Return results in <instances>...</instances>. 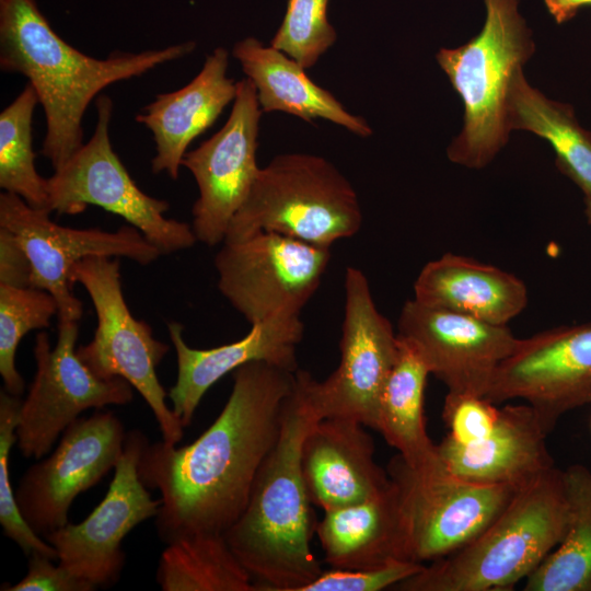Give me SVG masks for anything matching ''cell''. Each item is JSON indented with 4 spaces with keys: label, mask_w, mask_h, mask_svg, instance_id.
Wrapping results in <instances>:
<instances>
[{
    "label": "cell",
    "mask_w": 591,
    "mask_h": 591,
    "mask_svg": "<svg viewBox=\"0 0 591 591\" xmlns=\"http://www.w3.org/2000/svg\"><path fill=\"white\" fill-rule=\"evenodd\" d=\"M49 215L48 209L32 207L14 194H0V228L10 231L25 252L31 264V287L55 298L58 322H79L83 313L70 280L78 262L89 256H108L149 265L162 255L131 224L114 232L74 229L54 222Z\"/></svg>",
    "instance_id": "13"
},
{
    "label": "cell",
    "mask_w": 591,
    "mask_h": 591,
    "mask_svg": "<svg viewBox=\"0 0 591 591\" xmlns=\"http://www.w3.org/2000/svg\"><path fill=\"white\" fill-rule=\"evenodd\" d=\"M318 419L296 372L279 439L243 512L222 534L251 575L254 591H300L323 572L311 548L317 522L300 466L303 438Z\"/></svg>",
    "instance_id": "3"
},
{
    "label": "cell",
    "mask_w": 591,
    "mask_h": 591,
    "mask_svg": "<svg viewBox=\"0 0 591 591\" xmlns=\"http://www.w3.org/2000/svg\"><path fill=\"white\" fill-rule=\"evenodd\" d=\"M39 553L28 556L27 572L14 584L4 583L1 591H92L96 587Z\"/></svg>",
    "instance_id": "36"
},
{
    "label": "cell",
    "mask_w": 591,
    "mask_h": 591,
    "mask_svg": "<svg viewBox=\"0 0 591 591\" xmlns=\"http://www.w3.org/2000/svg\"><path fill=\"white\" fill-rule=\"evenodd\" d=\"M94 132L69 160L47 178V209L78 215L97 206L124 218L162 254L192 247L196 236L186 222L170 219L166 200L142 192L114 151L109 138L113 102L107 95L95 101Z\"/></svg>",
    "instance_id": "8"
},
{
    "label": "cell",
    "mask_w": 591,
    "mask_h": 591,
    "mask_svg": "<svg viewBox=\"0 0 591 591\" xmlns=\"http://www.w3.org/2000/svg\"><path fill=\"white\" fill-rule=\"evenodd\" d=\"M569 519L560 543L526 577L525 591H591V471H563Z\"/></svg>",
    "instance_id": "28"
},
{
    "label": "cell",
    "mask_w": 591,
    "mask_h": 591,
    "mask_svg": "<svg viewBox=\"0 0 591 591\" xmlns=\"http://www.w3.org/2000/svg\"><path fill=\"white\" fill-rule=\"evenodd\" d=\"M70 280L86 290L97 317L94 336L77 348L78 357L101 379L128 381L152 410L162 440L177 444L184 426L167 406V393L157 375L170 346L153 336L148 323L131 314L123 293L119 258L85 257L73 266Z\"/></svg>",
    "instance_id": "7"
},
{
    "label": "cell",
    "mask_w": 591,
    "mask_h": 591,
    "mask_svg": "<svg viewBox=\"0 0 591 591\" xmlns=\"http://www.w3.org/2000/svg\"><path fill=\"white\" fill-rule=\"evenodd\" d=\"M262 114L253 82L247 78L237 81L236 96L223 127L183 159L182 166L193 174L198 186L192 229L202 244L223 243L255 182L260 169L256 150Z\"/></svg>",
    "instance_id": "17"
},
{
    "label": "cell",
    "mask_w": 591,
    "mask_h": 591,
    "mask_svg": "<svg viewBox=\"0 0 591 591\" xmlns=\"http://www.w3.org/2000/svg\"><path fill=\"white\" fill-rule=\"evenodd\" d=\"M484 2L482 31L460 47L441 48L436 56L464 107L463 127L448 147V158L470 169L486 166L508 142L509 85L535 50L519 0Z\"/></svg>",
    "instance_id": "5"
},
{
    "label": "cell",
    "mask_w": 591,
    "mask_h": 591,
    "mask_svg": "<svg viewBox=\"0 0 591 591\" xmlns=\"http://www.w3.org/2000/svg\"><path fill=\"white\" fill-rule=\"evenodd\" d=\"M414 299L428 306L508 325L525 309L528 289L509 271L445 253L421 268L414 282Z\"/></svg>",
    "instance_id": "23"
},
{
    "label": "cell",
    "mask_w": 591,
    "mask_h": 591,
    "mask_svg": "<svg viewBox=\"0 0 591 591\" xmlns=\"http://www.w3.org/2000/svg\"><path fill=\"white\" fill-rule=\"evenodd\" d=\"M39 103L27 83L0 114V187L35 208L47 209V178L35 167L33 114Z\"/></svg>",
    "instance_id": "30"
},
{
    "label": "cell",
    "mask_w": 591,
    "mask_h": 591,
    "mask_svg": "<svg viewBox=\"0 0 591 591\" xmlns=\"http://www.w3.org/2000/svg\"><path fill=\"white\" fill-rule=\"evenodd\" d=\"M485 397L494 404L524 401L551 433L566 413L591 404V322L519 338Z\"/></svg>",
    "instance_id": "15"
},
{
    "label": "cell",
    "mask_w": 591,
    "mask_h": 591,
    "mask_svg": "<svg viewBox=\"0 0 591 591\" xmlns=\"http://www.w3.org/2000/svg\"><path fill=\"white\" fill-rule=\"evenodd\" d=\"M228 49L215 48L190 82L176 91L158 94L136 115V121L151 131L155 143L152 173L165 172L177 179L188 146L234 101L237 82L228 77Z\"/></svg>",
    "instance_id": "22"
},
{
    "label": "cell",
    "mask_w": 591,
    "mask_h": 591,
    "mask_svg": "<svg viewBox=\"0 0 591 591\" xmlns=\"http://www.w3.org/2000/svg\"><path fill=\"white\" fill-rule=\"evenodd\" d=\"M544 3L558 24L568 22L581 9L591 7V0H544Z\"/></svg>",
    "instance_id": "38"
},
{
    "label": "cell",
    "mask_w": 591,
    "mask_h": 591,
    "mask_svg": "<svg viewBox=\"0 0 591 591\" xmlns=\"http://www.w3.org/2000/svg\"><path fill=\"white\" fill-rule=\"evenodd\" d=\"M194 40L140 53L88 56L63 40L35 0H0V68L28 79L46 119L42 154L54 171L83 144L82 120L89 104L106 86L140 77L183 58Z\"/></svg>",
    "instance_id": "2"
},
{
    "label": "cell",
    "mask_w": 591,
    "mask_h": 591,
    "mask_svg": "<svg viewBox=\"0 0 591 591\" xmlns=\"http://www.w3.org/2000/svg\"><path fill=\"white\" fill-rule=\"evenodd\" d=\"M547 434L530 405L507 404L488 437L462 445L447 436L437 452L444 470L460 479L520 489L555 467Z\"/></svg>",
    "instance_id": "21"
},
{
    "label": "cell",
    "mask_w": 591,
    "mask_h": 591,
    "mask_svg": "<svg viewBox=\"0 0 591 591\" xmlns=\"http://www.w3.org/2000/svg\"><path fill=\"white\" fill-rule=\"evenodd\" d=\"M387 473L397 488L407 558L424 564L468 544L519 490L460 479L441 465L415 468L396 454ZM521 489V488H520Z\"/></svg>",
    "instance_id": "10"
},
{
    "label": "cell",
    "mask_w": 591,
    "mask_h": 591,
    "mask_svg": "<svg viewBox=\"0 0 591 591\" xmlns=\"http://www.w3.org/2000/svg\"><path fill=\"white\" fill-rule=\"evenodd\" d=\"M57 314V302L48 291L0 283V374L8 393L21 396L25 387L15 366L21 339L31 331L48 327Z\"/></svg>",
    "instance_id": "31"
},
{
    "label": "cell",
    "mask_w": 591,
    "mask_h": 591,
    "mask_svg": "<svg viewBox=\"0 0 591 591\" xmlns=\"http://www.w3.org/2000/svg\"><path fill=\"white\" fill-rule=\"evenodd\" d=\"M366 428L345 417L321 418L310 427L301 444L300 466L313 506L325 511L354 505L390 486Z\"/></svg>",
    "instance_id": "20"
},
{
    "label": "cell",
    "mask_w": 591,
    "mask_h": 591,
    "mask_svg": "<svg viewBox=\"0 0 591 591\" xmlns=\"http://www.w3.org/2000/svg\"><path fill=\"white\" fill-rule=\"evenodd\" d=\"M127 431L111 410L78 418L55 450L31 465L14 491L26 523L39 536L66 525L73 500L115 468Z\"/></svg>",
    "instance_id": "14"
},
{
    "label": "cell",
    "mask_w": 591,
    "mask_h": 591,
    "mask_svg": "<svg viewBox=\"0 0 591 591\" xmlns=\"http://www.w3.org/2000/svg\"><path fill=\"white\" fill-rule=\"evenodd\" d=\"M315 534L331 568L363 569L409 560L398 493L392 479L372 498L325 510Z\"/></svg>",
    "instance_id": "25"
},
{
    "label": "cell",
    "mask_w": 591,
    "mask_h": 591,
    "mask_svg": "<svg viewBox=\"0 0 591 591\" xmlns=\"http://www.w3.org/2000/svg\"><path fill=\"white\" fill-rule=\"evenodd\" d=\"M232 56L253 82L263 113L282 112L308 123L321 118L362 138L372 135L366 118L348 112L331 91L311 80L305 69L281 50L250 36L234 44Z\"/></svg>",
    "instance_id": "24"
},
{
    "label": "cell",
    "mask_w": 591,
    "mask_h": 591,
    "mask_svg": "<svg viewBox=\"0 0 591 591\" xmlns=\"http://www.w3.org/2000/svg\"><path fill=\"white\" fill-rule=\"evenodd\" d=\"M424 564L410 560H394L385 565L363 569L331 568L300 591H380L395 587L412 577Z\"/></svg>",
    "instance_id": "34"
},
{
    "label": "cell",
    "mask_w": 591,
    "mask_h": 591,
    "mask_svg": "<svg viewBox=\"0 0 591 591\" xmlns=\"http://www.w3.org/2000/svg\"><path fill=\"white\" fill-rule=\"evenodd\" d=\"M569 507L563 471L519 489L499 515L456 552L394 587L401 591L508 590L533 572L566 532Z\"/></svg>",
    "instance_id": "4"
},
{
    "label": "cell",
    "mask_w": 591,
    "mask_h": 591,
    "mask_svg": "<svg viewBox=\"0 0 591 591\" xmlns=\"http://www.w3.org/2000/svg\"><path fill=\"white\" fill-rule=\"evenodd\" d=\"M429 374L415 348L398 336V354L381 394L375 431L397 450L406 464L415 468L441 465L424 415Z\"/></svg>",
    "instance_id": "26"
},
{
    "label": "cell",
    "mask_w": 591,
    "mask_h": 591,
    "mask_svg": "<svg viewBox=\"0 0 591 591\" xmlns=\"http://www.w3.org/2000/svg\"><path fill=\"white\" fill-rule=\"evenodd\" d=\"M361 224L357 192L332 162L312 153H282L259 169L223 243L273 232L331 248Z\"/></svg>",
    "instance_id": "6"
},
{
    "label": "cell",
    "mask_w": 591,
    "mask_h": 591,
    "mask_svg": "<svg viewBox=\"0 0 591 591\" xmlns=\"http://www.w3.org/2000/svg\"><path fill=\"white\" fill-rule=\"evenodd\" d=\"M0 283L31 287V264L15 236L0 228Z\"/></svg>",
    "instance_id": "37"
},
{
    "label": "cell",
    "mask_w": 591,
    "mask_h": 591,
    "mask_svg": "<svg viewBox=\"0 0 591 591\" xmlns=\"http://www.w3.org/2000/svg\"><path fill=\"white\" fill-rule=\"evenodd\" d=\"M340 361L325 380L298 369L306 398L320 416L355 419L375 430L382 391L398 354V336L378 310L368 278L356 267L345 274Z\"/></svg>",
    "instance_id": "9"
},
{
    "label": "cell",
    "mask_w": 591,
    "mask_h": 591,
    "mask_svg": "<svg viewBox=\"0 0 591 591\" xmlns=\"http://www.w3.org/2000/svg\"><path fill=\"white\" fill-rule=\"evenodd\" d=\"M78 322H58L57 343L47 333L35 338L36 372L22 401L16 427L18 448L25 459L39 460L63 431L88 409L127 405L131 384L123 378L101 379L78 357Z\"/></svg>",
    "instance_id": "12"
},
{
    "label": "cell",
    "mask_w": 591,
    "mask_h": 591,
    "mask_svg": "<svg viewBox=\"0 0 591 591\" xmlns=\"http://www.w3.org/2000/svg\"><path fill=\"white\" fill-rule=\"evenodd\" d=\"M167 331L177 361L176 382L167 397L174 414L186 428L206 392L237 368L263 361L297 371V347L303 338L304 324L300 316L267 320L252 324L241 339L209 349L188 346L183 337V325L178 322H169Z\"/></svg>",
    "instance_id": "19"
},
{
    "label": "cell",
    "mask_w": 591,
    "mask_h": 591,
    "mask_svg": "<svg viewBox=\"0 0 591 591\" xmlns=\"http://www.w3.org/2000/svg\"><path fill=\"white\" fill-rule=\"evenodd\" d=\"M329 0H288L282 22L270 40L305 70L335 44L337 32L327 18Z\"/></svg>",
    "instance_id": "32"
},
{
    "label": "cell",
    "mask_w": 591,
    "mask_h": 591,
    "mask_svg": "<svg viewBox=\"0 0 591 591\" xmlns=\"http://www.w3.org/2000/svg\"><path fill=\"white\" fill-rule=\"evenodd\" d=\"M296 372L263 361L246 363L233 371L224 407L194 442L146 443L138 473L148 489L160 494L154 519L162 542L223 534L236 521L279 439Z\"/></svg>",
    "instance_id": "1"
},
{
    "label": "cell",
    "mask_w": 591,
    "mask_h": 591,
    "mask_svg": "<svg viewBox=\"0 0 591 591\" xmlns=\"http://www.w3.org/2000/svg\"><path fill=\"white\" fill-rule=\"evenodd\" d=\"M163 591H254L224 536L200 533L167 544L155 576Z\"/></svg>",
    "instance_id": "29"
},
{
    "label": "cell",
    "mask_w": 591,
    "mask_h": 591,
    "mask_svg": "<svg viewBox=\"0 0 591 591\" xmlns=\"http://www.w3.org/2000/svg\"><path fill=\"white\" fill-rule=\"evenodd\" d=\"M148 441L138 429L127 431L124 452L103 500L82 522H68L45 536L56 549L58 563L96 588H108L119 580L126 563L123 540L159 513L160 498L152 499L138 473Z\"/></svg>",
    "instance_id": "16"
},
{
    "label": "cell",
    "mask_w": 591,
    "mask_h": 591,
    "mask_svg": "<svg viewBox=\"0 0 591 591\" xmlns=\"http://www.w3.org/2000/svg\"><path fill=\"white\" fill-rule=\"evenodd\" d=\"M397 335L415 348L448 393L484 397L498 367L519 341L508 325L428 306L415 299L402 306Z\"/></svg>",
    "instance_id": "18"
},
{
    "label": "cell",
    "mask_w": 591,
    "mask_h": 591,
    "mask_svg": "<svg viewBox=\"0 0 591 591\" xmlns=\"http://www.w3.org/2000/svg\"><path fill=\"white\" fill-rule=\"evenodd\" d=\"M584 204H586V209H584L586 217H587L588 223L591 224V199H584Z\"/></svg>",
    "instance_id": "39"
},
{
    "label": "cell",
    "mask_w": 591,
    "mask_h": 591,
    "mask_svg": "<svg viewBox=\"0 0 591 591\" xmlns=\"http://www.w3.org/2000/svg\"><path fill=\"white\" fill-rule=\"evenodd\" d=\"M507 126L545 139L556 164L591 199V132L582 128L570 105L546 97L526 81L523 69L512 78L507 96Z\"/></svg>",
    "instance_id": "27"
},
{
    "label": "cell",
    "mask_w": 591,
    "mask_h": 591,
    "mask_svg": "<svg viewBox=\"0 0 591 591\" xmlns=\"http://www.w3.org/2000/svg\"><path fill=\"white\" fill-rule=\"evenodd\" d=\"M218 289L252 325L300 316L331 262V248L273 232L222 243Z\"/></svg>",
    "instance_id": "11"
},
{
    "label": "cell",
    "mask_w": 591,
    "mask_h": 591,
    "mask_svg": "<svg viewBox=\"0 0 591 591\" xmlns=\"http://www.w3.org/2000/svg\"><path fill=\"white\" fill-rule=\"evenodd\" d=\"M22 401L5 390L0 392V524L3 535L13 541L26 555L39 553L54 560L56 549L36 534L24 520L19 509L9 476V456L18 442L16 427Z\"/></svg>",
    "instance_id": "33"
},
{
    "label": "cell",
    "mask_w": 591,
    "mask_h": 591,
    "mask_svg": "<svg viewBox=\"0 0 591 591\" xmlns=\"http://www.w3.org/2000/svg\"><path fill=\"white\" fill-rule=\"evenodd\" d=\"M495 405L484 396L448 393L442 409L448 437L462 445L488 437L499 417V408Z\"/></svg>",
    "instance_id": "35"
}]
</instances>
